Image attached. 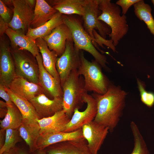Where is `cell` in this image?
I'll list each match as a JSON object with an SVG mask.
<instances>
[{"label":"cell","instance_id":"obj_34","mask_svg":"<svg viewBox=\"0 0 154 154\" xmlns=\"http://www.w3.org/2000/svg\"><path fill=\"white\" fill-rule=\"evenodd\" d=\"M140 0H118L116 4L122 9V15H125L129 8Z\"/></svg>","mask_w":154,"mask_h":154},{"label":"cell","instance_id":"obj_8","mask_svg":"<svg viewBox=\"0 0 154 154\" xmlns=\"http://www.w3.org/2000/svg\"><path fill=\"white\" fill-rule=\"evenodd\" d=\"M81 50L74 45L72 39L68 40L65 50L57 60L56 67L62 86L71 72L78 69L80 59Z\"/></svg>","mask_w":154,"mask_h":154},{"label":"cell","instance_id":"obj_15","mask_svg":"<svg viewBox=\"0 0 154 154\" xmlns=\"http://www.w3.org/2000/svg\"><path fill=\"white\" fill-rule=\"evenodd\" d=\"M46 148L47 154H92L84 138L56 143Z\"/></svg>","mask_w":154,"mask_h":154},{"label":"cell","instance_id":"obj_1","mask_svg":"<svg viewBox=\"0 0 154 154\" xmlns=\"http://www.w3.org/2000/svg\"><path fill=\"white\" fill-rule=\"evenodd\" d=\"M127 93L118 86L110 83L103 94L93 93L97 113L94 121L113 132L119 123L125 106Z\"/></svg>","mask_w":154,"mask_h":154},{"label":"cell","instance_id":"obj_41","mask_svg":"<svg viewBox=\"0 0 154 154\" xmlns=\"http://www.w3.org/2000/svg\"><path fill=\"white\" fill-rule=\"evenodd\" d=\"M3 154H5V153H3Z\"/></svg>","mask_w":154,"mask_h":154},{"label":"cell","instance_id":"obj_35","mask_svg":"<svg viewBox=\"0 0 154 154\" xmlns=\"http://www.w3.org/2000/svg\"><path fill=\"white\" fill-rule=\"evenodd\" d=\"M6 87L0 84V97L5 100L7 106H11L14 103L6 90Z\"/></svg>","mask_w":154,"mask_h":154},{"label":"cell","instance_id":"obj_33","mask_svg":"<svg viewBox=\"0 0 154 154\" xmlns=\"http://www.w3.org/2000/svg\"><path fill=\"white\" fill-rule=\"evenodd\" d=\"M0 17L7 24L10 22L12 18L10 9L1 0H0Z\"/></svg>","mask_w":154,"mask_h":154},{"label":"cell","instance_id":"obj_10","mask_svg":"<svg viewBox=\"0 0 154 154\" xmlns=\"http://www.w3.org/2000/svg\"><path fill=\"white\" fill-rule=\"evenodd\" d=\"M87 104L85 109L80 111L76 109L67 125L64 132H72L82 128L85 125L94 120L97 114V107L96 100L91 95L86 93L83 98Z\"/></svg>","mask_w":154,"mask_h":154},{"label":"cell","instance_id":"obj_29","mask_svg":"<svg viewBox=\"0 0 154 154\" xmlns=\"http://www.w3.org/2000/svg\"><path fill=\"white\" fill-rule=\"evenodd\" d=\"M130 127L133 135L134 146L130 154H150L146 143L137 124L131 121Z\"/></svg>","mask_w":154,"mask_h":154},{"label":"cell","instance_id":"obj_30","mask_svg":"<svg viewBox=\"0 0 154 154\" xmlns=\"http://www.w3.org/2000/svg\"><path fill=\"white\" fill-rule=\"evenodd\" d=\"M21 138L18 129H6L5 143L0 149V154L8 152L15 147V144L20 141Z\"/></svg>","mask_w":154,"mask_h":154},{"label":"cell","instance_id":"obj_39","mask_svg":"<svg viewBox=\"0 0 154 154\" xmlns=\"http://www.w3.org/2000/svg\"><path fill=\"white\" fill-rule=\"evenodd\" d=\"M37 151L35 152L34 154H47L45 151L44 150H37Z\"/></svg>","mask_w":154,"mask_h":154},{"label":"cell","instance_id":"obj_22","mask_svg":"<svg viewBox=\"0 0 154 154\" xmlns=\"http://www.w3.org/2000/svg\"><path fill=\"white\" fill-rule=\"evenodd\" d=\"M35 40L42 56L44 67L54 78L60 82V77L56 67L58 56L54 51L49 49L46 41L43 38H38Z\"/></svg>","mask_w":154,"mask_h":154},{"label":"cell","instance_id":"obj_2","mask_svg":"<svg viewBox=\"0 0 154 154\" xmlns=\"http://www.w3.org/2000/svg\"><path fill=\"white\" fill-rule=\"evenodd\" d=\"M99 3L101 13L98 19L110 28L111 32L108 35L116 46L128 31L127 17L121 15L120 7L110 0H99Z\"/></svg>","mask_w":154,"mask_h":154},{"label":"cell","instance_id":"obj_4","mask_svg":"<svg viewBox=\"0 0 154 154\" xmlns=\"http://www.w3.org/2000/svg\"><path fill=\"white\" fill-rule=\"evenodd\" d=\"M101 67L95 60H88L81 51L80 62L77 71L78 74L84 78L85 88L87 92L103 94L107 91L110 83L102 72Z\"/></svg>","mask_w":154,"mask_h":154},{"label":"cell","instance_id":"obj_11","mask_svg":"<svg viewBox=\"0 0 154 154\" xmlns=\"http://www.w3.org/2000/svg\"><path fill=\"white\" fill-rule=\"evenodd\" d=\"M82 128L83 136L92 154H98L109 131L108 128L93 120Z\"/></svg>","mask_w":154,"mask_h":154},{"label":"cell","instance_id":"obj_12","mask_svg":"<svg viewBox=\"0 0 154 154\" xmlns=\"http://www.w3.org/2000/svg\"><path fill=\"white\" fill-rule=\"evenodd\" d=\"M29 101L34 107L39 119L52 116L63 110L62 97L50 99L42 93Z\"/></svg>","mask_w":154,"mask_h":154},{"label":"cell","instance_id":"obj_16","mask_svg":"<svg viewBox=\"0 0 154 154\" xmlns=\"http://www.w3.org/2000/svg\"><path fill=\"white\" fill-rule=\"evenodd\" d=\"M43 38L49 49L54 51L58 56H60L65 50L67 40L72 38L70 30L63 23L56 27L50 34Z\"/></svg>","mask_w":154,"mask_h":154},{"label":"cell","instance_id":"obj_3","mask_svg":"<svg viewBox=\"0 0 154 154\" xmlns=\"http://www.w3.org/2000/svg\"><path fill=\"white\" fill-rule=\"evenodd\" d=\"M63 92V110L71 118L76 108L79 109L84 103L83 98L88 93L83 77L79 75L77 69L72 70L62 87Z\"/></svg>","mask_w":154,"mask_h":154},{"label":"cell","instance_id":"obj_24","mask_svg":"<svg viewBox=\"0 0 154 154\" xmlns=\"http://www.w3.org/2000/svg\"><path fill=\"white\" fill-rule=\"evenodd\" d=\"M52 7L62 14L82 16L86 0H53L49 1Z\"/></svg>","mask_w":154,"mask_h":154},{"label":"cell","instance_id":"obj_19","mask_svg":"<svg viewBox=\"0 0 154 154\" xmlns=\"http://www.w3.org/2000/svg\"><path fill=\"white\" fill-rule=\"evenodd\" d=\"M83 138L82 128L71 132H60L40 135L37 142V150H44L56 143Z\"/></svg>","mask_w":154,"mask_h":154},{"label":"cell","instance_id":"obj_28","mask_svg":"<svg viewBox=\"0 0 154 154\" xmlns=\"http://www.w3.org/2000/svg\"><path fill=\"white\" fill-rule=\"evenodd\" d=\"M133 6L135 16L145 23L150 33L154 36V19L151 14V6L145 3L143 0H140Z\"/></svg>","mask_w":154,"mask_h":154},{"label":"cell","instance_id":"obj_13","mask_svg":"<svg viewBox=\"0 0 154 154\" xmlns=\"http://www.w3.org/2000/svg\"><path fill=\"white\" fill-rule=\"evenodd\" d=\"M16 76L10 48L5 42L1 41L0 45V84L9 88Z\"/></svg>","mask_w":154,"mask_h":154},{"label":"cell","instance_id":"obj_7","mask_svg":"<svg viewBox=\"0 0 154 154\" xmlns=\"http://www.w3.org/2000/svg\"><path fill=\"white\" fill-rule=\"evenodd\" d=\"M99 0H86L83 15L84 28L90 37L93 44L94 30H97L103 37L111 32L110 28L105 23L99 20L98 17L101 13L99 7Z\"/></svg>","mask_w":154,"mask_h":154},{"label":"cell","instance_id":"obj_36","mask_svg":"<svg viewBox=\"0 0 154 154\" xmlns=\"http://www.w3.org/2000/svg\"><path fill=\"white\" fill-rule=\"evenodd\" d=\"M9 27L8 24L6 23L1 17H0V35L1 36L5 33L6 30Z\"/></svg>","mask_w":154,"mask_h":154},{"label":"cell","instance_id":"obj_40","mask_svg":"<svg viewBox=\"0 0 154 154\" xmlns=\"http://www.w3.org/2000/svg\"><path fill=\"white\" fill-rule=\"evenodd\" d=\"M151 2L152 3V4H153L154 6V0H151Z\"/></svg>","mask_w":154,"mask_h":154},{"label":"cell","instance_id":"obj_21","mask_svg":"<svg viewBox=\"0 0 154 154\" xmlns=\"http://www.w3.org/2000/svg\"><path fill=\"white\" fill-rule=\"evenodd\" d=\"M18 130L20 136L29 146L30 151L33 152L37 150L36 144L40 130L37 121L23 118Z\"/></svg>","mask_w":154,"mask_h":154},{"label":"cell","instance_id":"obj_20","mask_svg":"<svg viewBox=\"0 0 154 154\" xmlns=\"http://www.w3.org/2000/svg\"><path fill=\"white\" fill-rule=\"evenodd\" d=\"M5 33L10 40L12 48L27 51L35 57L39 53L35 40L22 32L9 27Z\"/></svg>","mask_w":154,"mask_h":154},{"label":"cell","instance_id":"obj_18","mask_svg":"<svg viewBox=\"0 0 154 154\" xmlns=\"http://www.w3.org/2000/svg\"><path fill=\"white\" fill-rule=\"evenodd\" d=\"M9 88L29 101L44 93V90L39 84L30 82L23 77L17 76L11 83Z\"/></svg>","mask_w":154,"mask_h":154},{"label":"cell","instance_id":"obj_37","mask_svg":"<svg viewBox=\"0 0 154 154\" xmlns=\"http://www.w3.org/2000/svg\"><path fill=\"white\" fill-rule=\"evenodd\" d=\"M5 153V154H28L24 150L15 147L11 149L8 152Z\"/></svg>","mask_w":154,"mask_h":154},{"label":"cell","instance_id":"obj_9","mask_svg":"<svg viewBox=\"0 0 154 154\" xmlns=\"http://www.w3.org/2000/svg\"><path fill=\"white\" fill-rule=\"evenodd\" d=\"M13 15L8 24L12 29L26 33L33 19L35 7L27 0H13Z\"/></svg>","mask_w":154,"mask_h":154},{"label":"cell","instance_id":"obj_5","mask_svg":"<svg viewBox=\"0 0 154 154\" xmlns=\"http://www.w3.org/2000/svg\"><path fill=\"white\" fill-rule=\"evenodd\" d=\"M63 23L69 28L75 46L80 50H84L91 54L104 68H108L106 56L100 53L93 44L80 20L72 15H63Z\"/></svg>","mask_w":154,"mask_h":154},{"label":"cell","instance_id":"obj_25","mask_svg":"<svg viewBox=\"0 0 154 154\" xmlns=\"http://www.w3.org/2000/svg\"><path fill=\"white\" fill-rule=\"evenodd\" d=\"M63 23V15L58 12L49 21L37 28L29 27L26 34L34 40L48 35L58 26Z\"/></svg>","mask_w":154,"mask_h":154},{"label":"cell","instance_id":"obj_31","mask_svg":"<svg viewBox=\"0 0 154 154\" xmlns=\"http://www.w3.org/2000/svg\"><path fill=\"white\" fill-rule=\"evenodd\" d=\"M137 80L141 101L147 107H152L154 105V93L147 91L143 82L139 79Z\"/></svg>","mask_w":154,"mask_h":154},{"label":"cell","instance_id":"obj_38","mask_svg":"<svg viewBox=\"0 0 154 154\" xmlns=\"http://www.w3.org/2000/svg\"><path fill=\"white\" fill-rule=\"evenodd\" d=\"M6 130L2 129L0 131V149L3 146L5 143Z\"/></svg>","mask_w":154,"mask_h":154},{"label":"cell","instance_id":"obj_6","mask_svg":"<svg viewBox=\"0 0 154 154\" xmlns=\"http://www.w3.org/2000/svg\"><path fill=\"white\" fill-rule=\"evenodd\" d=\"M10 50L16 75L30 82L39 84V67L36 57L26 50L13 48Z\"/></svg>","mask_w":154,"mask_h":154},{"label":"cell","instance_id":"obj_14","mask_svg":"<svg viewBox=\"0 0 154 154\" xmlns=\"http://www.w3.org/2000/svg\"><path fill=\"white\" fill-rule=\"evenodd\" d=\"M39 69V82L44 90V93L53 99L62 97L63 92L60 83L50 74L44 67L42 56L39 53L35 57Z\"/></svg>","mask_w":154,"mask_h":154},{"label":"cell","instance_id":"obj_27","mask_svg":"<svg viewBox=\"0 0 154 154\" xmlns=\"http://www.w3.org/2000/svg\"><path fill=\"white\" fill-rule=\"evenodd\" d=\"M7 112L4 118L0 121L2 129H18L21 125L23 117L20 111L14 104L7 106Z\"/></svg>","mask_w":154,"mask_h":154},{"label":"cell","instance_id":"obj_23","mask_svg":"<svg viewBox=\"0 0 154 154\" xmlns=\"http://www.w3.org/2000/svg\"><path fill=\"white\" fill-rule=\"evenodd\" d=\"M58 11L45 0H37L30 27L37 28L51 19Z\"/></svg>","mask_w":154,"mask_h":154},{"label":"cell","instance_id":"obj_17","mask_svg":"<svg viewBox=\"0 0 154 154\" xmlns=\"http://www.w3.org/2000/svg\"><path fill=\"white\" fill-rule=\"evenodd\" d=\"M62 110L52 116L38 119L40 127V135L47 133L64 132L70 120Z\"/></svg>","mask_w":154,"mask_h":154},{"label":"cell","instance_id":"obj_26","mask_svg":"<svg viewBox=\"0 0 154 154\" xmlns=\"http://www.w3.org/2000/svg\"><path fill=\"white\" fill-rule=\"evenodd\" d=\"M6 89L12 101L21 113L23 118L37 121L39 119L34 107L29 101L15 93L9 88L6 87Z\"/></svg>","mask_w":154,"mask_h":154},{"label":"cell","instance_id":"obj_32","mask_svg":"<svg viewBox=\"0 0 154 154\" xmlns=\"http://www.w3.org/2000/svg\"><path fill=\"white\" fill-rule=\"evenodd\" d=\"M93 35L94 45L101 52L102 51L99 48L98 45L104 48V45L110 48L114 52L116 51V46L114 45L112 40L111 39L107 40L104 38L95 30L93 31Z\"/></svg>","mask_w":154,"mask_h":154}]
</instances>
